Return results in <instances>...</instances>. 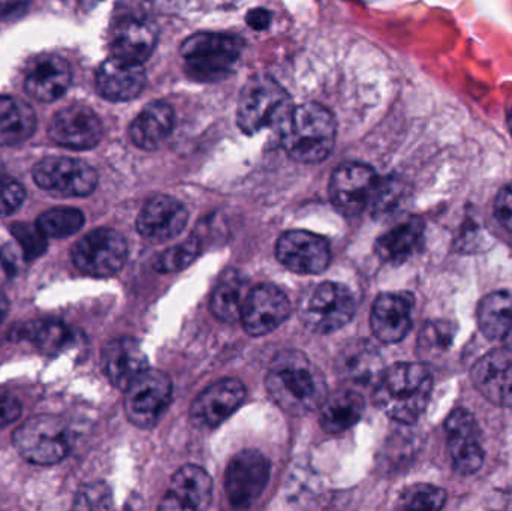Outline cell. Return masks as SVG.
<instances>
[{
	"label": "cell",
	"mask_w": 512,
	"mask_h": 511,
	"mask_svg": "<svg viewBox=\"0 0 512 511\" xmlns=\"http://www.w3.org/2000/svg\"><path fill=\"white\" fill-rule=\"evenodd\" d=\"M432 374L421 363H396L382 372L375 384L376 407L394 422H417L432 396Z\"/></svg>",
	"instance_id": "2"
},
{
	"label": "cell",
	"mask_w": 512,
	"mask_h": 511,
	"mask_svg": "<svg viewBox=\"0 0 512 511\" xmlns=\"http://www.w3.org/2000/svg\"><path fill=\"white\" fill-rule=\"evenodd\" d=\"M276 257L291 272L316 275L330 264V245L318 234L292 230L277 240Z\"/></svg>",
	"instance_id": "14"
},
{
	"label": "cell",
	"mask_w": 512,
	"mask_h": 511,
	"mask_svg": "<svg viewBox=\"0 0 512 511\" xmlns=\"http://www.w3.org/2000/svg\"><path fill=\"white\" fill-rule=\"evenodd\" d=\"M75 510L113 509V494L105 483H90L78 491L74 501Z\"/></svg>",
	"instance_id": "39"
},
{
	"label": "cell",
	"mask_w": 512,
	"mask_h": 511,
	"mask_svg": "<svg viewBox=\"0 0 512 511\" xmlns=\"http://www.w3.org/2000/svg\"><path fill=\"white\" fill-rule=\"evenodd\" d=\"M423 239V222L420 219H409L405 224L379 237L375 243V252L385 263H403L421 248Z\"/></svg>",
	"instance_id": "29"
},
{
	"label": "cell",
	"mask_w": 512,
	"mask_h": 511,
	"mask_svg": "<svg viewBox=\"0 0 512 511\" xmlns=\"http://www.w3.org/2000/svg\"><path fill=\"white\" fill-rule=\"evenodd\" d=\"M30 0H0V18H11L21 14Z\"/></svg>",
	"instance_id": "45"
},
{
	"label": "cell",
	"mask_w": 512,
	"mask_h": 511,
	"mask_svg": "<svg viewBox=\"0 0 512 511\" xmlns=\"http://www.w3.org/2000/svg\"><path fill=\"white\" fill-rule=\"evenodd\" d=\"M240 51L239 39L206 32L186 39L180 53L189 77L200 83H216L231 74Z\"/></svg>",
	"instance_id": "5"
},
{
	"label": "cell",
	"mask_w": 512,
	"mask_h": 511,
	"mask_svg": "<svg viewBox=\"0 0 512 511\" xmlns=\"http://www.w3.org/2000/svg\"><path fill=\"white\" fill-rule=\"evenodd\" d=\"M477 317L478 326L487 339L512 344V293L487 294L478 305Z\"/></svg>",
	"instance_id": "28"
},
{
	"label": "cell",
	"mask_w": 512,
	"mask_h": 511,
	"mask_svg": "<svg viewBox=\"0 0 512 511\" xmlns=\"http://www.w3.org/2000/svg\"><path fill=\"white\" fill-rule=\"evenodd\" d=\"M83 225V212L74 207H56V209L47 210L36 221V227L47 239L48 237L65 239V237L78 233Z\"/></svg>",
	"instance_id": "34"
},
{
	"label": "cell",
	"mask_w": 512,
	"mask_h": 511,
	"mask_svg": "<svg viewBox=\"0 0 512 511\" xmlns=\"http://www.w3.org/2000/svg\"><path fill=\"white\" fill-rule=\"evenodd\" d=\"M472 383L487 401L512 408V344L481 357L472 368Z\"/></svg>",
	"instance_id": "16"
},
{
	"label": "cell",
	"mask_w": 512,
	"mask_h": 511,
	"mask_svg": "<svg viewBox=\"0 0 512 511\" xmlns=\"http://www.w3.org/2000/svg\"><path fill=\"white\" fill-rule=\"evenodd\" d=\"M15 341L30 342L47 356H56L72 347L74 332L60 321L38 320L23 324L15 330Z\"/></svg>",
	"instance_id": "31"
},
{
	"label": "cell",
	"mask_w": 512,
	"mask_h": 511,
	"mask_svg": "<svg viewBox=\"0 0 512 511\" xmlns=\"http://www.w3.org/2000/svg\"><path fill=\"white\" fill-rule=\"evenodd\" d=\"M20 414L21 402L12 393L0 390V428L14 423Z\"/></svg>",
	"instance_id": "43"
},
{
	"label": "cell",
	"mask_w": 512,
	"mask_h": 511,
	"mask_svg": "<svg viewBox=\"0 0 512 511\" xmlns=\"http://www.w3.org/2000/svg\"><path fill=\"white\" fill-rule=\"evenodd\" d=\"M188 222V210L176 198L158 195L147 201L137 219V230L144 239L162 243L179 236Z\"/></svg>",
	"instance_id": "19"
},
{
	"label": "cell",
	"mask_w": 512,
	"mask_h": 511,
	"mask_svg": "<svg viewBox=\"0 0 512 511\" xmlns=\"http://www.w3.org/2000/svg\"><path fill=\"white\" fill-rule=\"evenodd\" d=\"M24 197L26 192L23 186L5 173H0V218L14 213L23 204Z\"/></svg>",
	"instance_id": "41"
},
{
	"label": "cell",
	"mask_w": 512,
	"mask_h": 511,
	"mask_svg": "<svg viewBox=\"0 0 512 511\" xmlns=\"http://www.w3.org/2000/svg\"><path fill=\"white\" fill-rule=\"evenodd\" d=\"M71 84V68L59 56H44L36 60L27 72L24 89L30 98L39 102H53L65 95Z\"/></svg>",
	"instance_id": "25"
},
{
	"label": "cell",
	"mask_w": 512,
	"mask_h": 511,
	"mask_svg": "<svg viewBox=\"0 0 512 511\" xmlns=\"http://www.w3.org/2000/svg\"><path fill=\"white\" fill-rule=\"evenodd\" d=\"M277 129L288 155L304 164L324 161L336 143V119L315 102L291 107Z\"/></svg>",
	"instance_id": "3"
},
{
	"label": "cell",
	"mask_w": 512,
	"mask_h": 511,
	"mask_svg": "<svg viewBox=\"0 0 512 511\" xmlns=\"http://www.w3.org/2000/svg\"><path fill=\"white\" fill-rule=\"evenodd\" d=\"M270 462L262 453L245 450L234 456L225 476L228 500L237 509L252 506L268 483Z\"/></svg>",
	"instance_id": "13"
},
{
	"label": "cell",
	"mask_w": 512,
	"mask_h": 511,
	"mask_svg": "<svg viewBox=\"0 0 512 511\" xmlns=\"http://www.w3.org/2000/svg\"><path fill=\"white\" fill-rule=\"evenodd\" d=\"M288 93L270 75L249 78L237 104V123L245 134L252 135L268 126L279 128L291 110Z\"/></svg>",
	"instance_id": "4"
},
{
	"label": "cell",
	"mask_w": 512,
	"mask_h": 511,
	"mask_svg": "<svg viewBox=\"0 0 512 511\" xmlns=\"http://www.w3.org/2000/svg\"><path fill=\"white\" fill-rule=\"evenodd\" d=\"M245 396V386L239 380L218 381L195 399L191 408L192 423L200 429L216 428L242 407Z\"/></svg>",
	"instance_id": "18"
},
{
	"label": "cell",
	"mask_w": 512,
	"mask_h": 511,
	"mask_svg": "<svg viewBox=\"0 0 512 511\" xmlns=\"http://www.w3.org/2000/svg\"><path fill=\"white\" fill-rule=\"evenodd\" d=\"M337 372L345 380L358 386H369L378 381L382 360L378 350L367 341L349 342L337 356Z\"/></svg>",
	"instance_id": "27"
},
{
	"label": "cell",
	"mask_w": 512,
	"mask_h": 511,
	"mask_svg": "<svg viewBox=\"0 0 512 511\" xmlns=\"http://www.w3.org/2000/svg\"><path fill=\"white\" fill-rule=\"evenodd\" d=\"M33 180L39 188L60 197H86L95 191V168L78 159L50 156L33 168Z\"/></svg>",
	"instance_id": "10"
},
{
	"label": "cell",
	"mask_w": 512,
	"mask_h": 511,
	"mask_svg": "<svg viewBox=\"0 0 512 511\" xmlns=\"http://www.w3.org/2000/svg\"><path fill=\"white\" fill-rule=\"evenodd\" d=\"M246 20H248V24L252 27V29L264 30L270 26L271 15L267 9L256 8L249 12L248 18H246Z\"/></svg>",
	"instance_id": "46"
},
{
	"label": "cell",
	"mask_w": 512,
	"mask_h": 511,
	"mask_svg": "<svg viewBox=\"0 0 512 511\" xmlns=\"http://www.w3.org/2000/svg\"><path fill=\"white\" fill-rule=\"evenodd\" d=\"M200 242L197 237H189L174 248L167 249L156 257L155 269L162 273L180 272L191 266L200 255Z\"/></svg>",
	"instance_id": "36"
},
{
	"label": "cell",
	"mask_w": 512,
	"mask_h": 511,
	"mask_svg": "<svg viewBox=\"0 0 512 511\" xmlns=\"http://www.w3.org/2000/svg\"><path fill=\"white\" fill-rule=\"evenodd\" d=\"M36 116L32 107L14 96H0V146H18L32 137Z\"/></svg>",
	"instance_id": "32"
},
{
	"label": "cell",
	"mask_w": 512,
	"mask_h": 511,
	"mask_svg": "<svg viewBox=\"0 0 512 511\" xmlns=\"http://www.w3.org/2000/svg\"><path fill=\"white\" fill-rule=\"evenodd\" d=\"M158 29L146 18L123 17L111 30V51L117 59L144 63L158 44Z\"/></svg>",
	"instance_id": "20"
},
{
	"label": "cell",
	"mask_w": 512,
	"mask_h": 511,
	"mask_svg": "<svg viewBox=\"0 0 512 511\" xmlns=\"http://www.w3.org/2000/svg\"><path fill=\"white\" fill-rule=\"evenodd\" d=\"M155 2H158V0H155ZM161 2L173 3L176 2V0H161Z\"/></svg>",
	"instance_id": "49"
},
{
	"label": "cell",
	"mask_w": 512,
	"mask_h": 511,
	"mask_svg": "<svg viewBox=\"0 0 512 511\" xmlns=\"http://www.w3.org/2000/svg\"><path fill=\"white\" fill-rule=\"evenodd\" d=\"M268 395L289 416H304L321 408L328 396L324 375L300 351H282L274 357L265 380Z\"/></svg>",
	"instance_id": "1"
},
{
	"label": "cell",
	"mask_w": 512,
	"mask_h": 511,
	"mask_svg": "<svg viewBox=\"0 0 512 511\" xmlns=\"http://www.w3.org/2000/svg\"><path fill=\"white\" fill-rule=\"evenodd\" d=\"M378 183V174L372 167L360 162H349L337 168L331 177V201L345 215H360L369 209Z\"/></svg>",
	"instance_id": "12"
},
{
	"label": "cell",
	"mask_w": 512,
	"mask_h": 511,
	"mask_svg": "<svg viewBox=\"0 0 512 511\" xmlns=\"http://www.w3.org/2000/svg\"><path fill=\"white\" fill-rule=\"evenodd\" d=\"M355 314L351 291L334 282H322L309 288L301 297L298 315L310 332L327 333L342 329Z\"/></svg>",
	"instance_id": "7"
},
{
	"label": "cell",
	"mask_w": 512,
	"mask_h": 511,
	"mask_svg": "<svg viewBox=\"0 0 512 511\" xmlns=\"http://www.w3.org/2000/svg\"><path fill=\"white\" fill-rule=\"evenodd\" d=\"M12 444L30 464L54 465L68 456L71 437L68 426L59 417L35 416L15 429Z\"/></svg>",
	"instance_id": "6"
},
{
	"label": "cell",
	"mask_w": 512,
	"mask_h": 511,
	"mask_svg": "<svg viewBox=\"0 0 512 511\" xmlns=\"http://www.w3.org/2000/svg\"><path fill=\"white\" fill-rule=\"evenodd\" d=\"M405 195V188L399 180L379 179L369 210L375 218L390 215Z\"/></svg>",
	"instance_id": "37"
},
{
	"label": "cell",
	"mask_w": 512,
	"mask_h": 511,
	"mask_svg": "<svg viewBox=\"0 0 512 511\" xmlns=\"http://www.w3.org/2000/svg\"><path fill=\"white\" fill-rule=\"evenodd\" d=\"M495 216L499 224L512 233V183L501 189L496 197Z\"/></svg>",
	"instance_id": "42"
},
{
	"label": "cell",
	"mask_w": 512,
	"mask_h": 511,
	"mask_svg": "<svg viewBox=\"0 0 512 511\" xmlns=\"http://www.w3.org/2000/svg\"><path fill=\"white\" fill-rule=\"evenodd\" d=\"M5 167H3V162H2V159H0V173H5Z\"/></svg>",
	"instance_id": "48"
},
{
	"label": "cell",
	"mask_w": 512,
	"mask_h": 511,
	"mask_svg": "<svg viewBox=\"0 0 512 511\" xmlns=\"http://www.w3.org/2000/svg\"><path fill=\"white\" fill-rule=\"evenodd\" d=\"M448 456L456 473L472 476L484 462L483 438L480 426L471 411L457 408L445 422Z\"/></svg>",
	"instance_id": "11"
},
{
	"label": "cell",
	"mask_w": 512,
	"mask_h": 511,
	"mask_svg": "<svg viewBox=\"0 0 512 511\" xmlns=\"http://www.w3.org/2000/svg\"><path fill=\"white\" fill-rule=\"evenodd\" d=\"M173 129V108L167 102L153 101L135 117L129 135L140 149L156 150L168 140Z\"/></svg>",
	"instance_id": "26"
},
{
	"label": "cell",
	"mask_w": 512,
	"mask_h": 511,
	"mask_svg": "<svg viewBox=\"0 0 512 511\" xmlns=\"http://www.w3.org/2000/svg\"><path fill=\"white\" fill-rule=\"evenodd\" d=\"M71 257L80 272L107 278L122 269L128 257V245L113 228H98L75 243Z\"/></svg>",
	"instance_id": "8"
},
{
	"label": "cell",
	"mask_w": 512,
	"mask_h": 511,
	"mask_svg": "<svg viewBox=\"0 0 512 511\" xmlns=\"http://www.w3.org/2000/svg\"><path fill=\"white\" fill-rule=\"evenodd\" d=\"M364 399L352 390H339L327 396L321 405L319 423L328 434H340L358 423L363 416Z\"/></svg>",
	"instance_id": "30"
},
{
	"label": "cell",
	"mask_w": 512,
	"mask_h": 511,
	"mask_svg": "<svg viewBox=\"0 0 512 511\" xmlns=\"http://www.w3.org/2000/svg\"><path fill=\"white\" fill-rule=\"evenodd\" d=\"M17 272V255L14 249H3L0 252V285L11 279Z\"/></svg>",
	"instance_id": "44"
},
{
	"label": "cell",
	"mask_w": 512,
	"mask_h": 511,
	"mask_svg": "<svg viewBox=\"0 0 512 511\" xmlns=\"http://www.w3.org/2000/svg\"><path fill=\"white\" fill-rule=\"evenodd\" d=\"M11 231L26 260L39 257L47 249V237L36 227V224L33 227L27 224H17L11 228Z\"/></svg>",
	"instance_id": "40"
},
{
	"label": "cell",
	"mask_w": 512,
	"mask_h": 511,
	"mask_svg": "<svg viewBox=\"0 0 512 511\" xmlns=\"http://www.w3.org/2000/svg\"><path fill=\"white\" fill-rule=\"evenodd\" d=\"M447 503V492L432 485H414L406 488L399 497L402 510H441Z\"/></svg>",
	"instance_id": "35"
},
{
	"label": "cell",
	"mask_w": 512,
	"mask_h": 511,
	"mask_svg": "<svg viewBox=\"0 0 512 511\" xmlns=\"http://www.w3.org/2000/svg\"><path fill=\"white\" fill-rule=\"evenodd\" d=\"M414 299L409 294H381L373 303L370 326L379 341L397 344L412 327Z\"/></svg>",
	"instance_id": "21"
},
{
	"label": "cell",
	"mask_w": 512,
	"mask_h": 511,
	"mask_svg": "<svg viewBox=\"0 0 512 511\" xmlns=\"http://www.w3.org/2000/svg\"><path fill=\"white\" fill-rule=\"evenodd\" d=\"M104 128L101 119L92 108L75 104L63 108L51 119L48 137L62 147L89 150L98 146Z\"/></svg>",
	"instance_id": "15"
},
{
	"label": "cell",
	"mask_w": 512,
	"mask_h": 511,
	"mask_svg": "<svg viewBox=\"0 0 512 511\" xmlns=\"http://www.w3.org/2000/svg\"><path fill=\"white\" fill-rule=\"evenodd\" d=\"M213 483L203 468L186 465L174 474L161 510H200L210 503Z\"/></svg>",
	"instance_id": "24"
},
{
	"label": "cell",
	"mask_w": 512,
	"mask_h": 511,
	"mask_svg": "<svg viewBox=\"0 0 512 511\" xmlns=\"http://www.w3.org/2000/svg\"><path fill=\"white\" fill-rule=\"evenodd\" d=\"M453 327L447 323H429L421 332L418 350L421 356L444 353L453 341Z\"/></svg>",
	"instance_id": "38"
},
{
	"label": "cell",
	"mask_w": 512,
	"mask_h": 511,
	"mask_svg": "<svg viewBox=\"0 0 512 511\" xmlns=\"http://www.w3.org/2000/svg\"><path fill=\"white\" fill-rule=\"evenodd\" d=\"M9 312V302L8 299H6L5 294L0 291V323H2L3 320H5L6 315H8Z\"/></svg>",
	"instance_id": "47"
},
{
	"label": "cell",
	"mask_w": 512,
	"mask_h": 511,
	"mask_svg": "<svg viewBox=\"0 0 512 511\" xmlns=\"http://www.w3.org/2000/svg\"><path fill=\"white\" fill-rule=\"evenodd\" d=\"M146 86L143 63L125 62L111 56L96 74L98 92L108 101L123 102L137 98Z\"/></svg>",
	"instance_id": "23"
},
{
	"label": "cell",
	"mask_w": 512,
	"mask_h": 511,
	"mask_svg": "<svg viewBox=\"0 0 512 511\" xmlns=\"http://www.w3.org/2000/svg\"><path fill=\"white\" fill-rule=\"evenodd\" d=\"M249 291L251 290L248 284L239 273H227L219 282L210 300L213 315L224 323L240 320Z\"/></svg>",
	"instance_id": "33"
},
{
	"label": "cell",
	"mask_w": 512,
	"mask_h": 511,
	"mask_svg": "<svg viewBox=\"0 0 512 511\" xmlns=\"http://www.w3.org/2000/svg\"><path fill=\"white\" fill-rule=\"evenodd\" d=\"M173 399L170 377L147 369L125 390V413L132 425L150 429L164 416Z\"/></svg>",
	"instance_id": "9"
},
{
	"label": "cell",
	"mask_w": 512,
	"mask_h": 511,
	"mask_svg": "<svg viewBox=\"0 0 512 511\" xmlns=\"http://www.w3.org/2000/svg\"><path fill=\"white\" fill-rule=\"evenodd\" d=\"M291 314L288 297L274 285H259L249 291L243 306L242 321L246 332L252 336H264L285 323Z\"/></svg>",
	"instance_id": "17"
},
{
	"label": "cell",
	"mask_w": 512,
	"mask_h": 511,
	"mask_svg": "<svg viewBox=\"0 0 512 511\" xmlns=\"http://www.w3.org/2000/svg\"><path fill=\"white\" fill-rule=\"evenodd\" d=\"M102 369L114 387L126 390L149 369V360L134 338H119L105 345Z\"/></svg>",
	"instance_id": "22"
}]
</instances>
